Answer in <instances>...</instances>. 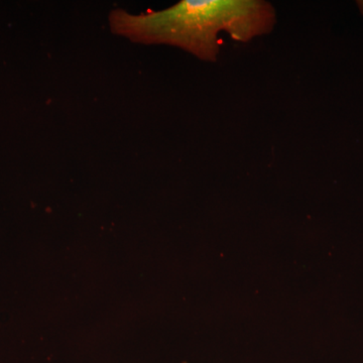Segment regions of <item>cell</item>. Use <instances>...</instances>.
Masks as SVG:
<instances>
[{
    "label": "cell",
    "instance_id": "obj_1",
    "mask_svg": "<svg viewBox=\"0 0 363 363\" xmlns=\"http://www.w3.org/2000/svg\"><path fill=\"white\" fill-rule=\"evenodd\" d=\"M108 21L114 35L131 42L173 45L215 62L223 45L221 33L238 42L266 35L276 23V11L260 0H182L162 11L138 14L113 9Z\"/></svg>",
    "mask_w": 363,
    "mask_h": 363
},
{
    "label": "cell",
    "instance_id": "obj_2",
    "mask_svg": "<svg viewBox=\"0 0 363 363\" xmlns=\"http://www.w3.org/2000/svg\"><path fill=\"white\" fill-rule=\"evenodd\" d=\"M184 363H186V362H184Z\"/></svg>",
    "mask_w": 363,
    "mask_h": 363
}]
</instances>
